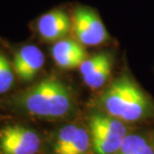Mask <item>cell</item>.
I'll return each mask as SVG.
<instances>
[{"instance_id": "cell-6", "label": "cell", "mask_w": 154, "mask_h": 154, "mask_svg": "<svg viewBox=\"0 0 154 154\" xmlns=\"http://www.w3.org/2000/svg\"><path fill=\"white\" fill-rule=\"evenodd\" d=\"M91 148L88 129L75 123H68L54 133L51 154H88Z\"/></svg>"}, {"instance_id": "cell-3", "label": "cell", "mask_w": 154, "mask_h": 154, "mask_svg": "<svg viewBox=\"0 0 154 154\" xmlns=\"http://www.w3.org/2000/svg\"><path fill=\"white\" fill-rule=\"evenodd\" d=\"M88 132L94 154H116L128 134L125 122L106 112L91 114Z\"/></svg>"}, {"instance_id": "cell-5", "label": "cell", "mask_w": 154, "mask_h": 154, "mask_svg": "<svg viewBox=\"0 0 154 154\" xmlns=\"http://www.w3.org/2000/svg\"><path fill=\"white\" fill-rule=\"evenodd\" d=\"M73 28L77 40L84 46H99L107 39L106 28L93 9L79 6L74 10Z\"/></svg>"}, {"instance_id": "cell-12", "label": "cell", "mask_w": 154, "mask_h": 154, "mask_svg": "<svg viewBox=\"0 0 154 154\" xmlns=\"http://www.w3.org/2000/svg\"><path fill=\"white\" fill-rule=\"evenodd\" d=\"M15 72L7 57L0 52V94H6L13 88Z\"/></svg>"}, {"instance_id": "cell-4", "label": "cell", "mask_w": 154, "mask_h": 154, "mask_svg": "<svg viewBox=\"0 0 154 154\" xmlns=\"http://www.w3.org/2000/svg\"><path fill=\"white\" fill-rule=\"evenodd\" d=\"M40 147V136L30 127L9 124L0 129V154H37Z\"/></svg>"}, {"instance_id": "cell-1", "label": "cell", "mask_w": 154, "mask_h": 154, "mask_svg": "<svg viewBox=\"0 0 154 154\" xmlns=\"http://www.w3.org/2000/svg\"><path fill=\"white\" fill-rule=\"evenodd\" d=\"M12 104L29 116L60 119L74 111L73 94L66 84L55 78L44 79L14 97Z\"/></svg>"}, {"instance_id": "cell-7", "label": "cell", "mask_w": 154, "mask_h": 154, "mask_svg": "<svg viewBox=\"0 0 154 154\" xmlns=\"http://www.w3.org/2000/svg\"><path fill=\"white\" fill-rule=\"evenodd\" d=\"M80 73L85 84L88 88H100L109 81L112 69V57L109 53L103 52L87 58L81 66Z\"/></svg>"}, {"instance_id": "cell-13", "label": "cell", "mask_w": 154, "mask_h": 154, "mask_svg": "<svg viewBox=\"0 0 154 154\" xmlns=\"http://www.w3.org/2000/svg\"><path fill=\"white\" fill-rule=\"evenodd\" d=\"M151 144H152V146L154 148V134H153V137H152V140H151Z\"/></svg>"}, {"instance_id": "cell-11", "label": "cell", "mask_w": 154, "mask_h": 154, "mask_svg": "<svg viewBox=\"0 0 154 154\" xmlns=\"http://www.w3.org/2000/svg\"><path fill=\"white\" fill-rule=\"evenodd\" d=\"M116 154H154V148L142 135L131 133L126 135Z\"/></svg>"}, {"instance_id": "cell-9", "label": "cell", "mask_w": 154, "mask_h": 154, "mask_svg": "<svg viewBox=\"0 0 154 154\" xmlns=\"http://www.w3.org/2000/svg\"><path fill=\"white\" fill-rule=\"evenodd\" d=\"M71 20L66 12L60 9L42 15L37 21V32L43 40L57 42L66 38L71 30Z\"/></svg>"}, {"instance_id": "cell-2", "label": "cell", "mask_w": 154, "mask_h": 154, "mask_svg": "<svg viewBox=\"0 0 154 154\" xmlns=\"http://www.w3.org/2000/svg\"><path fill=\"white\" fill-rule=\"evenodd\" d=\"M104 112L123 122H137L150 117L154 106L147 94L127 75L116 78L100 97Z\"/></svg>"}, {"instance_id": "cell-8", "label": "cell", "mask_w": 154, "mask_h": 154, "mask_svg": "<svg viewBox=\"0 0 154 154\" xmlns=\"http://www.w3.org/2000/svg\"><path fill=\"white\" fill-rule=\"evenodd\" d=\"M45 64L44 53L35 45H25L14 54L12 65L15 75L22 82L36 78Z\"/></svg>"}, {"instance_id": "cell-10", "label": "cell", "mask_w": 154, "mask_h": 154, "mask_svg": "<svg viewBox=\"0 0 154 154\" xmlns=\"http://www.w3.org/2000/svg\"><path fill=\"white\" fill-rule=\"evenodd\" d=\"M52 56L56 65L66 70L79 68L88 58L87 52L80 42L67 38L55 42L52 47Z\"/></svg>"}]
</instances>
